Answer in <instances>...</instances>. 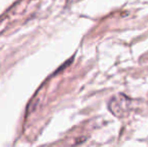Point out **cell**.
<instances>
[{
  "instance_id": "1",
  "label": "cell",
  "mask_w": 148,
  "mask_h": 147,
  "mask_svg": "<svg viewBox=\"0 0 148 147\" xmlns=\"http://www.w3.org/2000/svg\"><path fill=\"white\" fill-rule=\"evenodd\" d=\"M132 100L123 94H118L109 103V110L118 118L126 117L132 108Z\"/></svg>"
}]
</instances>
